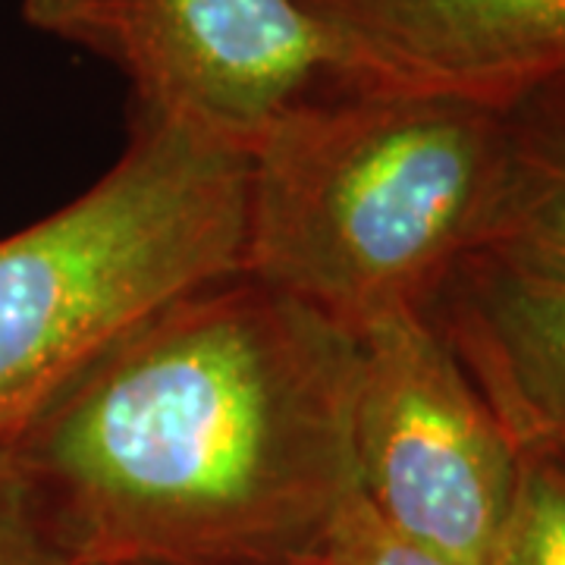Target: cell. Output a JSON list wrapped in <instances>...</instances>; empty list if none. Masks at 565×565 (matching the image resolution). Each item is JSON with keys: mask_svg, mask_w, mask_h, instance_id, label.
Returning <instances> with one entry per match:
<instances>
[{"mask_svg": "<svg viewBox=\"0 0 565 565\" xmlns=\"http://www.w3.org/2000/svg\"><path fill=\"white\" fill-rule=\"evenodd\" d=\"M362 343L252 274L163 305L3 456L70 565H296L359 493Z\"/></svg>", "mask_w": 565, "mask_h": 565, "instance_id": "obj_1", "label": "cell"}, {"mask_svg": "<svg viewBox=\"0 0 565 565\" xmlns=\"http://www.w3.org/2000/svg\"><path fill=\"white\" fill-rule=\"evenodd\" d=\"M512 154L497 107L323 82L245 151L243 270L355 337L427 311L487 245Z\"/></svg>", "mask_w": 565, "mask_h": 565, "instance_id": "obj_2", "label": "cell"}, {"mask_svg": "<svg viewBox=\"0 0 565 565\" xmlns=\"http://www.w3.org/2000/svg\"><path fill=\"white\" fill-rule=\"evenodd\" d=\"M245 151L132 104L117 163L0 239V452L163 305L243 270Z\"/></svg>", "mask_w": 565, "mask_h": 565, "instance_id": "obj_3", "label": "cell"}, {"mask_svg": "<svg viewBox=\"0 0 565 565\" xmlns=\"http://www.w3.org/2000/svg\"><path fill=\"white\" fill-rule=\"evenodd\" d=\"M355 399L359 493L386 525L459 565H490L522 449L430 311L364 333Z\"/></svg>", "mask_w": 565, "mask_h": 565, "instance_id": "obj_4", "label": "cell"}, {"mask_svg": "<svg viewBox=\"0 0 565 565\" xmlns=\"http://www.w3.org/2000/svg\"><path fill=\"white\" fill-rule=\"evenodd\" d=\"M22 20L120 70L136 107L243 151L333 76L299 0H22Z\"/></svg>", "mask_w": 565, "mask_h": 565, "instance_id": "obj_5", "label": "cell"}, {"mask_svg": "<svg viewBox=\"0 0 565 565\" xmlns=\"http://www.w3.org/2000/svg\"><path fill=\"white\" fill-rule=\"evenodd\" d=\"M330 82L505 110L565 66V0H299Z\"/></svg>", "mask_w": 565, "mask_h": 565, "instance_id": "obj_6", "label": "cell"}, {"mask_svg": "<svg viewBox=\"0 0 565 565\" xmlns=\"http://www.w3.org/2000/svg\"><path fill=\"white\" fill-rule=\"evenodd\" d=\"M427 311L515 446L565 462V280L471 252Z\"/></svg>", "mask_w": 565, "mask_h": 565, "instance_id": "obj_7", "label": "cell"}, {"mask_svg": "<svg viewBox=\"0 0 565 565\" xmlns=\"http://www.w3.org/2000/svg\"><path fill=\"white\" fill-rule=\"evenodd\" d=\"M512 136V170L481 252L565 280V145L525 136L515 126Z\"/></svg>", "mask_w": 565, "mask_h": 565, "instance_id": "obj_8", "label": "cell"}, {"mask_svg": "<svg viewBox=\"0 0 565 565\" xmlns=\"http://www.w3.org/2000/svg\"><path fill=\"white\" fill-rule=\"evenodd\" d=\"M490 565H565V462L522 452L515 500Z\"/></svg>", "mask_w": 565, "mask_h": 565, "instance_id": "obj_9", "label": "cell"}, {"mask_svg": "<svg viewBox=\"0 0 565 565\" xmlns=\"http://www.w3.org/2000/svg\"><path fill=\"white\" fill-rule=\"evenodd\" d=\"M323 565H459L403 537L355 493L321 550Z\"/></svg>", "mask_w": 565, "mask_h": 565, "instance_id": "obj_10", "label": "cell"}, {"mask_svg": "<svg viewBox=\"0 0 565 565\" xmlns=\"http://www.w3.org/2000/svg\"><path fill=\"white\" fill-rule=\"evenodd\" d=\"M0 565H70L0 452Z\"/></svg>", "mask_w": 565, "mask_h": 565, "instance_id": "obj_11", "label": "cell"}, {"mask_svg": "<svg viewBox=\"0 0 565 565\" xmlns=\"http://www.w3.org/2000/svg\"><path fill=\"white\" fill-rule=\"evenodd\" d=\"M503 114L519 132L565 145V66L537 88H531L525 98L505 107Z\"/></svg>", "mask_w": 565, "mask_h": 565, "instance_id": "obj_12", "label": "cell"}, {"mask_svg": "<svg viewBox=\"0 0 565 565\" xmlns=\"http://www.w3.org/2000/svg\"><path fill=\"white\" fill-rule=\"evenodd\" d=\"M296 565H323V563H321V556H318V559H308V563H296Z\"/></svg>", "mask_w": 565, "mask_h": 565, "instance_id": "obj_13", "label": "cell"}]
</instances>
